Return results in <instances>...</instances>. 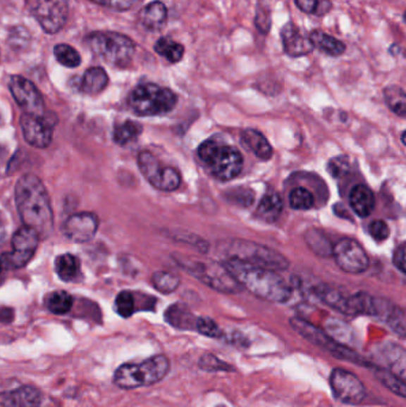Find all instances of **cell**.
I'll list each match as a JSON object with an SVG mask.
<instances>
[{
	"label": "cell",
	"instance_id": "38",
	"mask_svg": "<svg viewBox=\"0 0 406 407\" xmlns=\"http://www.w3.org/2000/svg\"><path fill=\"white\" fill-rule=\"evenodd\" d=\"M116 311L123 318H129L134 315L135 298L133 293L123 291L116 298Z\"/></svg>",
	"mask_w": 406,
	"mask_h": 407
},
{
	"label": "cell",
	"instance_id": "36",
	"mask_svg": "<svg viewBox=\"0 0 406 407\" xmlns=\"http://www.w3.org/2000/svg\"><path fill=\"white\" fill-rule=\"evenodd\" d=\"M290 205L295 210H309L314 206V194L304 187H297L290 193Z\"/></svg>",
	"mask_w": 406,
	"mask_h": 407
},
{
	"label": "cell",
	"instance_id": "35",
	"mask_svg": "<svg viewBox=\"0 0 406 407\" xmlns=\"http://www.w3.org/2000/svg\"><path fill=\"white\" fill-rule=\"evenodd\" d=\"M54 55L62 65L69 67V68H75L81 63L80 54L73 46L68 44H58L54 48Z\"/></svg>",
	"mask_w": 406,
	"mask_h": 407
},
{
	"label": "cell",
	"instance_id": "47",
	"mask_svg": "<svg viewBox=\"0 0 406 407\" xmlns=\"http://www.w3.org/2000/svg\"><path fill=\"white\" fill-rule=\"evenodd\" d=\"M0 273H1V265H0Z\"/></svg>",
	"mask_w": 406,
	"mask_h": 407
},
{
	"label": "cell",
	"instance_id": "31",
	"mask_svg": "<svg viewBox=\"0 0 406 407\" xmlns=\"http://www.w3.org/2000/svg\"><path fill=\"white\" fill-rule=\"evenodd\" d=\"M385 358H386L391 372H395L397 377L405 381V351L402 346H390L385 349Z\"/></svg>",
	"mask_w": 406,
	"mask_h": 407
},
{
	"label": "cell",
	"instance_id": "3",
	"mask_svg": "<svg viewBox=\"0 0 406 407\" xmlns=\"http://www.w3.org/2000/svg\"><path fill=\"white\" fill-rule=\"evenodd\" d=\"M169 368L171 363L165 355H156L141 363H125L116 370L113 384L123 389L147 387L165 379Z\"/></svg>",
	"mask_w": 406,
	"mask_h": 407
},
{
	"label": "cell",
	"instance_id": "30",
	"mask_svg": "<svg viewBox=\"0 0 406 407\" xmlns=\"http://www.w3.org/2000/svg\"><path fill=\"white\" fill-rule=\"evenodd\" d=\"M141 132H142L141 124L133 122V120H127L115 127L113 141L119 146H125L128 143L133 142L137 139Z\"/></svg>",
	"mask_w": 406,
	"mask_h": 407
},
{
	"label": "cell",
	"instance_id": "8",
	"mask_svg": "<svg viewBox=\"0 0 406 407\" xmlns=\"http://www.w3.org/2000/svg\"><path fill=\"white\" fill-rule=\"evenodd\" d=\"M180 261L186 272L207 284L209 287L214 288L215 291L235 293L238 292L241 288L223 263L219 265L212 261H196L191 258H185Z\"/></svg>",
	"mask_w": 406,
	"mask_h": 407
},
{
	"label": "cell",
	"instance_id": "5",
	"mask_svg": "<svg viewBox=\"0 0 406 407\" xmlns=\"http://www.w3.org/2000/svg\"><path fill=\"white\" fill-rule=\"evenodd\" d=\"M88 46L102 60L112 65L125 67L136 51V44L128 36L113 31H97L88 36Z\"/></svg>",
	"mask_w": 406,
	"mask_h": 407
},
{
	"label": "cell",
	"instance_id": "15",
	"mask_svg": "<svg viewBox=\"0 0 406 407\" xmlns=\"http://www.w3.org/2000/svg\"><path fill=\"white\" fill-rule=\"evenodd\" d=\"M8 89L17 104L24 108L27 113L34 115H43L44 101L42 94L30 80L20 75H13L8 82Z\"/></svg>",
	"mask_w": 406,
	"mask_h": 407
},
{
	"label": "cell",
	"instance_id": "26",
	"mask_svg": "<svg viewBox=\"0 0 406 407\" xmlns=\"http://www.w3.org/2000/svg\"><path fill=\"white\" fill-rule=\"evenodd\" d=\"M283 211V200L276 192H269L261 199L257 215L264 222H274Z\"/></svg>",
	"mask_w": 406,
	"mask_h": 407
},
{
	"label": "cell",
	"instance_id": "7",
	"mask_svg": "<svg viewBox=\"0 0 406 407\" xmlns=\"http://www.w3.org/2000/svg\"><path fill=\"white\" fill-rule=\"evenodd\" d=\"M224 253L228 255V258H236L271 270H283L290 265L288 258L276 250L248 241H234Z\"/></svg>",
	"mask_w": 406,
	"mask_h": 407
},
{
	"label": "cell",
	"instance_id": "9",
	"mask_svg": "<svg viewBox=\"0 0 406 407\" xmlns=\"http://www.w3.org/2000/svg\"><path fill=\"white\" fill-rule=\"evenodd\" d=\"M290 324L300 336H303L305 339H307L309 342L312 343L314 346L326 350L328 353H331L335 358L354 362V363H357V365H369V363L364 361L360 355L354 353L352 350L343 346L342 343L335 341L329 334H326V331L321 330V329L314 327L307 320H304L302 318H292L290 320Z\"/></svg>",
	"mask_w": 406,
	"mask_h": 407
},
{
	"label": "cell",
	"instance_id": "37",
	"mask_svg": "<svg viewBox=\"0 0 406 407\" xmlns=\"http://www.w3.org/2000/svg\"><path fill=\"white\" fill-rule=\"evenodd\" d=\"M307 244L314 253L321 256H329L333 253V248L326 236L317 230H311L307 234Z\"/></svg>",
	"mask_w": 406,
	"mask_h": 407
},
{
	"label": "cell",
	"instance_id": "23",
	"mask_svg": "<svg viewBox=\"0 0 406 407\" xmlns=\"http://www.w3.org/2000/svg\"><path fill=\"white\" fill-rule=\"evenodd\" d=\"M242 142L248 146L254 154L261 160H269L273 154L272 146L269 144V139L261 134L260 131L255 129H245L242 131Z\"/></svg>",
	"mask_w": 406,
	"mask_h": 407
},
{
	"label": "cell",
	"instance_id": "32",
	"mask_svg": "<svg viewBox=\"0 0 406 407\" xmlns=\"http://www.w3.org/2000/svg\"><path fill=\"white\" fill-rule=\"evenodd\" d=\"M47 308L54 315H66L73 308V296L63 291L51 293L47 300Z\"/></svg>",
	"mask_w": 406,
	"mask_h": 407
},
{
	"label": "cell",
	"instance_id": "29",
	"mask_svg": "<svg viewBox=\"0 0 406 407\" xmlns=\"http://www.w3.org/2000/svg\"><path fill=\"white\" fill-rule=\"evenodd\" d=\"M383 98L388 108L395 115L404 118L406 115L405 91L397 84H392L383 89Z\"/></svg>",
	"mask_w": 406,
	"mask_h": 407
},
{
	"label": "cell",
	"instance_id": "17",
	"mask_svg": "<svg viewBox=\"0 0 406 407\" xmlns=\"http://www.w3.org/2000/svg\"><path fill=\"white\" fill-rule=\"evenodd\" d=\"M98 230V218L90 212H81L70 215L66 220L62 231L67 239L75 243H85L91 241Z\"/></svg>",
	"mask_w": 406,
	"mask_h": 407
},
{
	"label": "cell",
	"instance_id": "2",
	"mask_svg": "<svg viewBox=\"0 0 406 407\" xmlns=\"http://www.w3.org/2000/svg\"><path fill=\"white\" fill-rule=\"evenodd\" d=\"M223 265L240 286L261 299L285 303L291 296V287L276 270L250 265L236 258H228Z\"/></svg>",
	"mask_w": 406,
	"mask_h": 407
},
{
	"label": "cell",
	"instance_id": "20",
	"mask_svg": "<svg viewBox=\"0 0 406 407\" xmlns=\"http://www.w3.org/2000/svg\"><path fill=\"white\" fill-rule=\"evenodd\" d=\"M138 18H140L141 25L147 30L159 31L161 30L162 27H165V24L167 23L168 12H167V8L162 1L155 0V1H152L149 4L146 5L140 11Z\"/></svg>",
	"mask_w": 406,
	"mask_h": 407
},
{
	"label": "cell",
	"instance_id": "4",
	"mask_svg": "<svg viewBox=\"0 0 406 407\" xmlns=\"http://www.w3.org/2000/svg\"><path fill=\"white\" fill-rule=\"evenodd\" d=\"M198 156L210 168L211 173L222 181L233 180L241 173L243 158L234 146H223L215 139H207L198 148Z\"/></svg>",
	"mask_w": 406,
	"mask_h": 407
},
{
	"label": "cell",
	"instance_id": "41",
	"mask_svg": "<svg viewBox=\"0 0 406 407\" xmlns=\"http://www.w3.org/2000/svg\"><path fill=\"white\" fill-rule=\"evenodd\" d=\"M349 169H350V162L345 156H336V158H331L328 163V172L336 179L345 177V174H348Z\"/></svg>",
	"mask_w": 406,
	"mask_h": 407
},
{
	"label": "cell",
	"instance_id": "28",
	"mask_svg": "<svg viewBox=\"0 0 406 407\" xmlns=\"http://www.w3.org/2000/svg\"><path fill=\"white\" fill-rule=\"evenodd\" d=\"M154 49L157 54L161 55L171 63H178L184 58L185 46L181 43H178L171 37H161L159 39L154 46Z\"/></svg>",
	"mask_w": 406,
	"mask_h": 407
},
{
	"label": "cell",
	"instance_id": "6",
	"mask_svg": "<svg viewBox=\"0 0 406 407\" xmlns=\"http://www.w3.org/2000/svg\"><path fill=\"white\" fill-rule=\"evenodd\" d=\"M176 93L156 84H138L129 96V105L138 115H161L176 108Z\"/></svg>",
	"mask_w": 406,
	"mask_h": 407
},
{
	"label": "cell",
	"instance_id": "21",
	"mask_svg": "<svg viewBox=\"0 0 406 407\" xmlns=\"http://www.w3.org/2000/svg\"><path fill=\"white\" fill-rule=\"evenodd\" d=\"M349 205L355 215L366 218L376 208V198L367 186L357 184L349 194Z\"/></svg>",
	"mask_w": 406,
	"mask_h": 407
},
{
	"label": "cell",
	"instance_id": "27",
	"mask_svg": "<svg viewBox=\"0 0 406 407\" xmlns=\"http://www.w3.org/2000/svg\"><path fill=\"white\" fill-rule=\"evenodd\" d=\"M55 270L61 280H75L80 273V261L74 255L63 253L55 260Z\"/></svg>",
	"mask_w": 406,
	"mask_h": 407
},
{
	"label": "cell",
	"instance_id": "22",
	"mask_svg": "<svg viewBox=\"0 0 406 407\" xmlns=\"http://www.w3.org/2000/svg\"><path fill=\"white\" fill-rule=\"evenodd\" d=\"M309 36H310V41L314 48H317L324 54L333 56V58H338L345 54V49H347L345 43L326 34L324 31L314 30Z\"/></svg>",
	"mask_w": 406,
	"mask_h": 407
},
{
	"label": "cell",
	"instance_id": "12",
	"mask_svg": "<svg viewBox=\"0 0 406 407\" xmlns=\"http://www.w3.org/2000/svg\"><path fill=\"white\" fill-rule=\"evenodd\" d=\"M31 12L47 34H56L68 18L67 0H32Z\"/></svg>",
	"mask_w": 406,
	"mask_h": 407
},
{
	"label": "cell",
	"instance_id": "16",
	"mask_svg": "<svg viewBox=\"0 0 406 407\" xmlns=\"http://www.w3.org/2000/svg\"><path fill=\"white\" fill-rule=\"evenodd\" d=\"M20 127L24 139L29 144L36 148H47L53 139V125L48 118L42 115L24 113L20 117Z\"/></svg>",
	"mask_w": 406,
	"mask_h": 407
},
{
	"label": "cell",
	"instance_id": "1",
	"mask_svg": "<svg viewBox=\"0 0 406 407\" xmlns=\"http://www.w3.org/2000/svg\"><path fill=\"white\" fill-rule=\"evenodd\" d=\"M16 205L27 227L39 237H48L54 227V215L49 194L42 181L34 174H25L16 184Z\"/></svg>",
	"mask_w": 406,
	"mask_h": 407
},
{
	"label": "cell",
	"instance_id": "33",
	"mask_svg": "<svg viewBox=\"0 0 406 407\" xmlns=\"http://www.w3.org/2000/svg\"><path fill=\"white\" fill-rule=\"evenodd\" d=\"M376 377L385 387L395 393L397 396L406 398L405 381L397 377L395 372H392L388 369H376Z\"/></svg>",
	"mask_w": 406,
	"mask_h": 407
},
{
	"label": "cell",
	"instance_id": "19",
	"mask_svg": "<svg viewBox=\"0 0 406 407\" xmlns=\"http://www.w3.org/2000/svg\"><path fill=\"white\" fill-rule=\"evenodd\" d=\"M41 392L32 386H22L0 393V407H39Z\"/></svg>",
	"mask_w": 406,
	"mask_h": 407
},
{
	"label": "cell",
	"instance_id": "44",
	"mask_svg": "<svg viewBox=\"0 0 406 407\" xmlns=\"http://www.w3.org/2000/svg\"><path fill=\"white\" fill-rule=\"evenodd\" d=\"M369 232L372 234L373 239L378 242H383L385 239H388L390 236V227L383 220H374L369 225Z\"/></svg>",
	"mask_w": 406,
	"mask_h": 407
},
{
	"label": "cell",
	"instance_id": "42",
	"mask_svg": "<svg viewBox=\"0 0 406 407\" xmlns=\"http://www.w3.org/2000/svg\"><path fill=\"white\" fill-rule=\"evenodd\" d=\"M200 367L210 372H219V370H226V372H233L230 365H226L224 362L221 361L214 355H205L199 362Z\"/></svg>",
	"mask_w": 406,
	"mask_h": 407
},
{
	"label": "cell",
	"instance_id": "45",
	"mask_svg": "<svg viewBox=\"0 0 406 407\" xmlns=\"http://www.w3.org/2000/svg\"><path fill=\"white\" fill-rule=\"evenodd\" d=\"M405 253V243H402V244L395 249V255H393V263H395V267H397L402 273H405L406 272Z\"/></svg>",
	"mask_w": 406,
	"mask_h": 407
},
{
	"label": "cell",
	"instance_id": "18",
	"mask_svg": "<svg viewBox=\"0 0 406 407\" xmlns=\"http://www.w3.org/2000/svg\"><path fill=\"white\" fill-rule=\"evenodd\" d=\"M281 42L284 51L291 58H302L310 54L314 46L310 41V36L305 34L297 24L288 22L281 30Z\"/></svg>",
	"mask_w": 406,
	"mask_h": 407
},
{
	"label": "cell",
	"instance_id": "34",
	"mask_svg": "<svg viewBox=\"0 0 406 407\" xmlns=\"http://www.w3.org/2000/svg\"><path fill=\"white\" fill-rule=\"evenodd\" d=\"M153 284L159 292L167 294V293L174 292L176 288L179 287L180 279L176 277V274L161 270V272L154 273Z\"/></svg>",
	"mask_w": 406,
	"mask_h": 407
},
{
	"label": "cell",
	"instance_id": "46",
	"mask_svg": "<svg viewBox=\"0 0 406 407\" xmlns=\"http://www.w3.org/2000/svg\"><path fill=\"white\" fill-rule=\"evenodd\" d=\"M295 1L299 10L305 13H314L319 4V0H295Z\"/></svg>",
	"mask_w": 406,
	"mask_h": 407
},
{
	"label": "cell",
	"instance_id": "25",
	"mask_svg": "<svg viewBox=\"0 0 406 407\" xmlns=\"http://www.w3.org/2000/svg\"><path fill=\"white\" fill-rule=\"evenodd\" d=\"M165 318L167 323L176 329L183 330H196L197 318L188 311L187 308L176 303L166 311Z\"/></svg>",
	"mask_w": 406,
	"mask_h": 407
},
{
	"label": "cell",
	"instance_id": "40",
	"mask_svg": "<svg viewBox=\"0 0 406 407\" xmlns=\"http://www.w3.org/2000/svg\"><path fill=\"white\" fill-rule=\"evenodd\" d=\"M385 323H386L388 327H391L393 332L399 334L400 337H405V313H404L402 308L395 306V308H393L391 315H390V317L387 318Z\"/></svg>",
	"mask_w": 406,
	"mask_h": 407
},
{
	"label": "cell",
	"instance_id": "11",
	"mask_svg": "<svg viewBox=\"0 0 406 407\" xmlns=\"http://www.w3.org/2000/svg\"><path fill=\"white\" fill-rule=\"evenodd\" d=\"M39 243V236L32 227L24 225L16 231L12 237L13 251L1 256V263L8 268L18 269L27 265L34 258Z\"/></svg>",
	"mask_w": 406,
	"mask_h": 407
},
{
	"label": "cell",
	"instance_id": "24",
	"mask_svg": "<svg viewBox=\"0 0 406 407\" xmlns=\"http://www.w3.org/2000/svg\"><path fill=\"white\" fill-rule=\"evenodd\" d=\"M109 77L102 67H92L86 70L81 79L80 91L86 94H98L106 89Z\"/></svg>",
	"mask_w": 406,
	"mask_h": 407
},
{
	"label": "cell",
	"instance_id": "39",
	"mask_svg": "<svg viewBox=\"0 0 406 407\" xmlns=\"http://www.w3.org/2000/svg\"><path fill=\"white\" fill-rule=\"evenodd\" d=\"M196 330L199 334L211 338H219L223 334V331L221 330L219 324L209 317L197 318Z\"/></svg>",
	"mask_w": 406,
	"mask_h": 407
},
{
	"label": "cell",
	"instance_id": "14",
	"mask_svg": "<svg viewBox=\"0 0 406 407\" xmlns=\"http://www.w3.org/2000/svg\"><path fill=\"white\" fill-rule=\"evenodd\" d=\"M333 255L338 267L347 273H362L369 265L364 248L352 239H340L333 248Z\"/></svg>",
	"mask_w": 406,
	"mask_h": 407
},
{
	"label": "cell",
	"instance_id": "10",
	"mask_svg": "<svg viewBox=\"0 0 406 407\" xmlns=\"http://www.w3.org/2000/svg\"><path fill=\"white\" fill-rule=\"evenodd\" d=\"M138 168L143 177L149 181L155 189L165 192L176 191L180 186L181 177L179 172L173 167H164L149 151L138 154Z\"/></svg>",
	"mask_w": 406,
	"mask_h": 407
},
{
	"label": "cell",
	"instance_id": "13",
	"mask_svg": "<svg viewBox=\"0 0 406 407\" xmlns=\"http://www.w3.org/2000/svg\"><path fill=\"white\" fill-rule=\"evenodd\" d=\"M330 386L333 396L341 403L359 405L366 398V388L362 381L345 369H333L330 375Z\"/></svg>",
	"mask_w": 406,
	"mask_h": 407
},
{
	"label": "cell",
	"instance_id": "43",
	"mask_svg": "<svg viewBox=\"0 0 406 407\" xmlns=\"http://www.w3.org/2000/svg\"><path fill=\"white\" fill-rule=\"evenodd\" d=\"M96 4L102 5L105 8L117 10V11H125L133 8L135 5L140 3L141 0H91Z\"/></svg>",
	"mask_w": 406,
	"mask_h": 407
}]
</instances>
